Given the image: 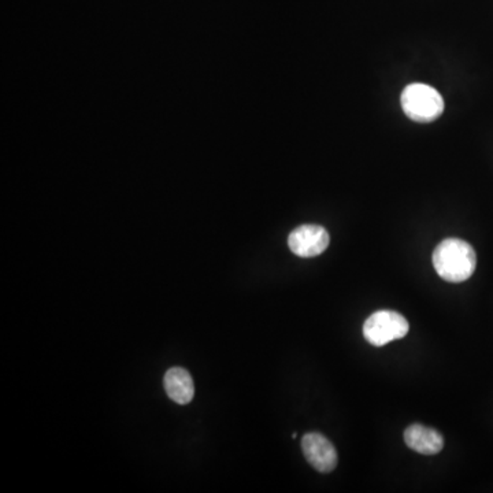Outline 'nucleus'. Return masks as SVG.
Returning <instances> with one entry per match:
<instances>
[{"instance_id": "nucleus-1", "label": "nucleus", "mask_w": 493, "mask_h": 493, "mask_svg": "<svg viewBox=\"0 0 493 493\" xmlns=\"http://www.w3.org/2000/svg\"><path fill=\"white\" fill-rule=\"evenodd\" d=\"M433 267L443 280L448 283H464L476 270V251L464 240H443L434 249Z\"/></svg>"}, {"instance_id": "nucleus-4", "label": "nucleus", "mask_w": 493, "mask_h": 493, "mask_svg": "<svg viewBox=\"0 0 493 493\" xmlns=\"http://www.w3.org/2000/svg\"><path fill=\"white\" fill-rule=\"evenodd\" d=\"M329 237L325 227L319 225H301L288 237L291 251L300 258H314L328 249Z\"/></svg>"}, {"instance_id": "nucleus-3", "label": "nucleus", "mask_w": 493, "mask_h": 493, "mask_svg": "<svg viewBox=\"0 0 493 493\" xmlns=\"http://www.w3.org/2000/svg\"><path fill=\"white\" fill-rule=\"evenodd\" d=\"M408 329V321L402 314L380 310L373 313L365 322L364 336L372 346L382 347L393 340L403 339Z\"/></svg>"}, {"instance_id": "nucleus-6", "label": "nucleus", "mask_w": 493, "mask_h": 493, "mask_svg": "<svg viewBox=\"0 0 493 493\" xmlns=\"http://www.w3.org/2000/svg\"><path fill=\"white\" fill-rule=\"evenodd\" d=\"M405 441L408 448L423 455L439 454L444 447L443 436L438 431L420 423H414L406 429Z\"/></svg>"}, {"instance_id": "nucleus-2", "label": "nucleus", "mask_w": 493, "mask_h": 493, "mask_svg": "<svg viewBox=\"0 0 493 493\" xmlns=\"http://www.w3.org/2000/svg\"><path fill=\"white\" fill-rule=\"evenodd\" d=\"M403 111L408 119L421 124L438 119L444 111V99L436 89L426 84H410L400 96Z\"/></svg>"}, {"instance_id": "nucleus-7", "label": "nucleus", "mask_w": 493, "mask_h": 493, "mask_svg": "<svg viewBox=\"0 0 493 493\" xmlns=\"http://www.w3.org/2000/svg\"><path fill=\"white\" fill-rule=\"evenodd\" d=\"M166 393L173 402L178 405H188L195 396V385L193 377L183 367H172L166 372L163 378Z\"/></svg>"}, {"instance_id": "nucleus-5", "label": "nucleus", "mask_w": 493, "mask_h": 493, "mask_svg": "<svg viewBox=\"0 0 493 493\" xmlns=\"http://www.w3.org/2000/svg\"><path fill=\"white\" fill-rule=\"evenodd\" d=\"M301 449L308 464L321 472H331L337 466V451L321 433H308L301 439Z\"/></svg>"}]
</instances>
